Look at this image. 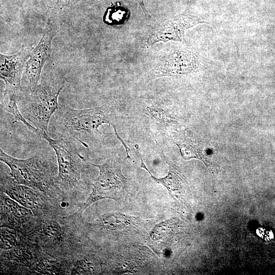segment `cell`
<instances>
[{
  "instance_id": "obj_1",
  "label": "cell",
  "mask_w": 275,
  "mask_h": 275,
  "mask_svg": "<svg viewBox=\"0 0 275 275\" xmlns=\"http://www.w3.org/2000/svg\"><path fill=\"white\" fill-rule=\"evenodd\" d=\"M78 215L62 217L56 215L35 216L24 224L19 232L26 240L41 247L54 257L78 252L79 236L75 228Z\"/></svg>"
},
{
  "instance_id": "obj_2",
  "label": "cell",
  "mask_w": 275,
  "mask_h": 275,
  "mask_svg": "<svg viewBox=\"0 0 275 275\" xmlns=\"http://www.w3.org/2000/svg\"><path fill=\"white\" fill-rule=\"evenodd\" d=\"M65 79L59 75L41 77L40 83L22 87L17 96L18 108L24 118L37 129L48 133L50 119L59 108L58 97Z\"/></svg>"
},
{
  "instance_id": "obj_3",
  "label": "cell",
  "mask_w": 275,
  "mask_h": 275,
  "mask_svg": "<svg viewBox=\"0 0 275 275\" xmlns=\"http://www.w3.org/2000/svg\"><path fill=\"white\" fill-rule=\"evenodd\" d=\"M54 127L63 138H72L82 145L81 136L99 133V127L104 124L110 125L117 139L122 144L126 153V159H132L129 155V148L119 135L116 125V117L113 109L106 105L94 108L77 109L67 106L57 110Z\"/></svg>"
},
{
  "instance_id": "obj_4",
  "label": "cell",
  "mask_w": 275,
  "mask_h": 275,
  "mask_svg": "<svg viewBox=\"0 0 275 275\" xmlns=\"http://www.w3.org/2000/svg\"><path fill=\"white\" fill-rule=\"evenodd\" d=\"M54 150L58 163L55 183L61 196L75 197L84 189L81 174L87 162L70 140L61 138L53 139L48 133L38 129L37 132Z\"/></svg>"
},
{
  "instance_id": "obj_5",
  "label": "cell",
  "mask_w": 275,
  "mask_h": 275,
  "mask_svg": "<svg viewBox=\"0 0 275 275\" xmlns=\"http://www.w3.org/2000/svg\"><path fill=\"white\" fill-rule=\"evenodd\" d=\"M1 161L8 166L10 174L19 183L42 192L51 198L62 196L55 183L54 164L42 155L25 159L13 157L0 148Z\"/></svg>"
},
{
  "instance_id": "obj_6",
  "label": "cell",
  "mask_w": 275,
  "mask_h": 275,
  "mask_svg": "<svg viewBox=\"0 0 275 275\" xmlns=\"http://www.w3.org/2000/svg\"><path fill=\"white\" fill-rule=\"evenodd\" d=\"M59 11L54 6L48 7L41 38L38 45L31 50L22 77L23 87L35 86L41 81L43 67L51 53L52 40L59 30Z\"/></svg>"
},
{
  "instance_id": "obj_7",
  "label": "cell",
  "mask_w": 275,
  "mask_h": 275,
  "mask_svg": "<svg viewBox=\"0 0 275 275\" xmlns=\"http://www.w3.org/2000/svg\"><path fill=\"white\" fill-rule=\"evenodd\" d=\"M92 165L99 169V173L92 183L91 194L76 212L81 215L89 206L99 200H119L128 180L122 173L120 163L114 159H109L102 164Z\"/></svg>"
},
{
  "instance_id": "obj_8",
  "label": "cell",
  "mask_w": 275,
  "mask_h": 275,
  "mask_svg": "<svg viewBox=\"0 0 275 275\" xmlns=\"http://www.w3.org/2000/svg\"><path fill=\"white\" fill-rule=\"evenodd\" d=\"M1 191L24 207L30 209L35 216L54 215L51 198L41 191L18 183L11 175L1 170Z\"/></svg>"
},
{
  "instance_id": "obj_9",
  "label": "cell",
  "mask_w": 275,
  "mask_h": 275,
  "mask_svg": "<svg viewBox=\"0 0 275 275\" xmlns=\"http://www.w3.org/2000/svg\"><path fill=\"white\" fill-rule=\"evenodd\" d=\"M32 48L31 46L23 45L15 53L0 54L1 78L5 84L4 93L18 95L22 91L21 79Z\"/></svg>"
},
{
  "instance_id": "obj_10",
  "label": "cell",
  "mask_w": 275,
  "mask_h": 275,
  "mask_svg": "<svg viewBox=\"0 0 275 275\" xmlns=\"http://www.w3.org/2000/svg\"><path fill=\"white\" fill-rule=\"evenodd\" d=\"M199 66L196 56L191 51L178 50L164 57L153 69V78L186 74Z\"/></svg>"
},
{
  "instance_id": "obj_11",
  "label": "cell",
  "mask_w": 275,
  "mask_h": 275,
  "mask_svg": "<svg viewBox=\"0 0 275 275\" xmlns=\"http://www.w3.org/2000/svg\"><path fill=\"white\" fill-rule=\"evenodd\" d=\"M202 23L205 22L195 16L188 14L179 15L162 23L148 38L147 44L151 46L159 41H182L188 29Z\"/></svg>"
},
{
  "instance_id": "obj_12",
  "label": "cell",
  "mask_w": 275,
  "mask_h": 275,
  "mask_svg": "<svg viewBox=\"0 0 275 275\" xmlns=\"http://www.w3.org/2000/svg\"><path fill=\"white\" fill-rule=\"evenodd\" d=\"M34 216L33 212L1 191V227L20 231Z\"/></svg>"
},
{
  "instance_id": "obj_13",
  "label": "cell",
  "mask_w": 275,
  "mask_h": 275,
  "mask_svg": "<svg viewBox=\"0 0 275 275\" xmlns=\"http://www.w3.org/2000/svg\"><path fill=\"white\" fill-rule=\"evenodd\" d=\"M156 144L158 145L157 149L159 151V155L168 165L169 172L168 175L161 178H157L153 176L144 162L141 154L139 151V145L135 144V147L141 159L140 168L145 169L155 182L162 184L169 191L171 192L177 190L180 188V181L181 180V176L178 171V168L164 154L163 150L158 143H156Z\"/></svg>"
},
{
  "instance_id": "obj_14",
  "label": "cell",
  "mask_w": 275,
  "mask_h": 275,
  "mask_svg": "<svg viewBox=\"0 0 275 275\" xmlns=\"http://www.w3.org/2000/svg\"><path fill=\"white\" fill-rule=\"evenodd\" d=\"M17 95L14 93H4L2 103L4 110L13 117V123L22 122L29 129L36 133L38 129L30 124L21 113L17 102Z\"/></svg>"
},
{
  "instance_id": "obj_15",
  "label": "cell",
  "mask_w": 275,
  "mask_h": 275,
  "mask_svg": "<svg viewBox=\"0 0 275 275\" xmlns=\"http://www.w3.org/2000/svg\"><path fill=\"white\" fill-rule=\"evenodd\" d=\"M181 156L184 159L197 158L206 163L207 161L208 155L206 151L202 147L198 145L190 144H178Z\"/></svg>"
},
{
  "instance_id": "obj_16",
  "label": "cell",
  "mask_w": 275,
  "mask_h": 275,
  "mask_svg": "<svg viewBox=\"0 0 275 275\" xmlns=\"http://www.w3.org/2000/svg\"><path fill=\"white\" fill-rule=\"evenodd\" d=\"M18 231L7 227H1V249L8 250L13 248L20 240Z\"/></svg>"
},
{
  "instance_id": "obj_17",
  "label": "cell",
  "mask_w": 275,
  "mask_h": 275,
  "mask_svg": "<svg viewBox=\"0 0 275 275\" xmlns=\"http://www.w3.org/2000/svg\"><path fill=\"white\" fill-rule=\"evenodd\" d=\"M124 222H126L124 215L119 213L105 214L101 218L103 227L111 231L120 230L123 228Z\"/></svg>"
},
{
  "instance_id": "obj_18",
  "label": "cell",
  "mask_w": 275,
  "mask_h": 275,
  "mask_svg": "<svg viewBox=\"0 0 275 275\" xmlns=\"http://www.w3.org/2000/svg\"><path fill=\"white\" fill-rule=\"evenodd\" d=\"M81 0H57L54 7L60 10L65 7H72Z\"/></svg>"
},
{
  "instance_id": "obj_19",
  "label": "cell",
  "mask_w": 275,
  "mask_h": 275,
  "mask_svg": "<svg viewBox=\"0 0 275 275\" xmlns=\"http://www.w3.org/2000/svg\"><path fill=\"white\" fill-rule=\"evenodd\" d=\"M141 6L143 12L147 18H150L151 16L147 11L144 3V0H135Z\"/></svg>"
}]
</instances>
